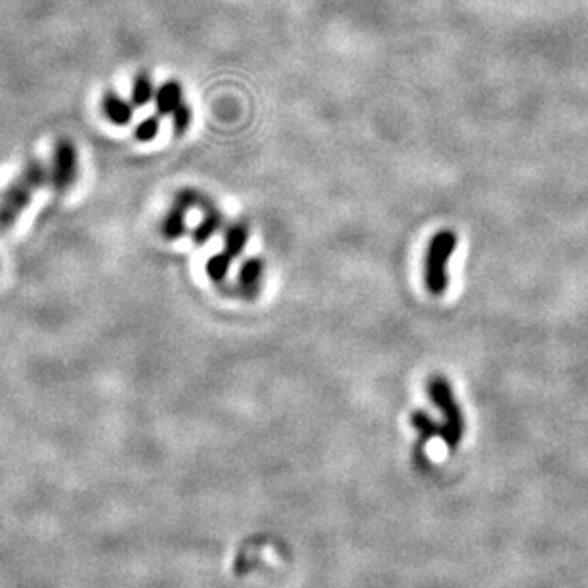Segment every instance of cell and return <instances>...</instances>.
<instances>
[{"mask_svg":"<svg viewBox=\"0 0 588 588\" xmlns=\"http://www.w3.org/2000/svg\"><path fill=\"white\" fill-rule=\"evenodd\" d=\"M182 86L176 81H168V83L159 86V90L155 92V107L159 117L165 115H172L176 111V107L182 104Z\"/></svg>","mask_w":588,"mask_h":588,"instance_id":"cell-7","label":"cell"},{"mask_svg":"<svg viewBox=\"0 0 588 588\" xmlns=\"http://www.w3.org/2000/svg\"><path fill=\"white\" fill-rule=\"evenodd\" d=\"M159 130H161V119L157 115L153 117H147L140 125L136 126V140L147 144V142H153L157 136H159Z\"/></svg>","mask_w":588,"mask_h":588,"instance_id":"cell-14","label":"cell"},{"mask_svg":"<svg viewBox=\"0 0 588 588\" xmlns=\"http://www.w3.org/2000/svg\"><path fill=\"white\" fill-rule=\"evenodd\" d=\"M48 178L46 168L42 167L39 161H33L27 165L20 178H16L2 195L0 201V233L10 230L16 220L20 218L21 212L29 207L33 193L44 186Z\"/></svg>","mask_w":588,"mask_h":588,"instance_id":"cell-1","label":"cell"},{"mask_svg":"<svg viewBox=\"0 0 588 588\" xmlns=\"http://www.w3.org/2000/svg\"><path fill=\"white\" fill-rule=\"evenodd\" d=\"M426 392L430 401L438 407L443 415L441 422V440L449 451H455L464 436V415L455 399L451 382L441 375L428 378Z\"/></svg>","mask_w":588,"mask_h":588,"instance_id":"cell-2","label":"cell"},{"mask_svg":"<svg viewBox=\"0 0 588 588\" xmlns=\"http://www.w3.org/2000/svg\"><path fill=\"white\" fill-rule=\"evenodd\" d=\"M411 424L419 434V441L415 445V461L417 464H424L426 461V441L434 440V438H441V424L432 419L426 411H413L411 413Z\"/></svg>","mask_w":588,"mask_h":588,"instance_id":"cell-5","label":"cell"},{"mask_svg":"<svg viewBox=\"0 0 588 588\" xmlns=\"http://www.w3.org/2000/svg\"><path fill=\"white\" fill-rule=\"evenodd\" d=\"M231 260H233V256L226 251L212 254L209 260H207V275H209L214 283H222L228 277Z\"/></svg>","mask_w":588,"mask_h":588,"instance_id":"cell-12","label":"cell"},{"mask_svg":"<svg viewBox=\"0 0 588 588\" xmlns=\"http://www.w3.org/2000/svg\"><path fill=\"white\" fill-rule=\"evenodd\" d=\"M191 121H193V109H191V105L182 102L176 107V111L172 113V130L178 136H182V134L188 132Z\"/></svg>","mask_w":588,"mask_h":588,"instance_id":"cell-15","label":"cell"},{"mask_svg":"<svg viewBox=\"0 0 588 588\" xmlns=\"http://www.w3.org/2000/svg\"><path fill=\"white\" fill-rule=\"evenodd\" d=\"M222 226H224V216H222L220 210L216 209V207L205 210L203 220H201L199 226L193 230V241H195L197 245H205L207 241H210V239L216 235V231H220Z\"/></svg>","mask_w":588,"mask_h":588,"instance_id":"cell-9","label":"cell"},{"mask_svg":"<svg viewBox=\"0 0 588 588\" xmlns=\"http://www.w3.org/2000/svg\"><path fill=\"white\" fill-rule=\"evenodd\" d=\"M264 275V260L258 256L247 258L239 270V287L245 298H254L260 291V281Z\"/></svg>","mask_w":588,"mask_h":588,"instance_id":"cell-6","label":"cell"},{"mask_svg":"<svg viewBox=\"0 0 588 588\" xmlns=\"http://www.w3.org/2000/svg\"><path fill=\"white\" fill-rule=\"evenodd\" d=\"M75 178H77V149L69 140H63L54 149L50 184L56 191H65L75 182Z\"/></svg>","mask_w":588,"mask_h":588,"instance_id":"cell-4","label":"cell"},{"mask_svg":"<svg viewBox=\"0 0 588 588\" xmlns=\"http://www.w3.org/2000/svg\"><path fill=\"white\" fill-rule=\"evenodd\" d=\"M459 237L453 230H440L428 243L424 260V283L428 293L443 296L449 287V260L457 251Z\"/></svg>","mask_w":588,"mask_h":588,"instance_id":"cell-3","label":"cell"},{"mask_svg":"<svg viewBox=\"0 0 588 588\" xmlns=\"http://www.w3.org/2000/svg\"><path fill=\"white\" fill-rule=\"evenodd\" d=\"M155 98V88L147 73H140L132 86V102L134 105H147Z\"/></svg>","mask_w":588,"mask_h":588,"instance_id":"cell-13","label":"cell"},{"mask_svg":"<svg viewBox=\"0 0 588 588\" xmlns=\"http://www.w3.org/2000/svg\"><path fill=\"white\" fill-rule=\"evenodd\" d=\"M249 241V228L245 222H235L231 224L230 228L226 230L224 235V245H226V252L231 254L233 258L241 256V252L245 251Z\"/></svg>","mask_w":588,"mask_h":588,"instance_id":"cell-11","label":"cell"},{"mask_svg":"<svg viewBox=\"0 0 588 588\" xmlns=\"http://www.w3.org/2000/svg\"><path fill=\"white\" fill-rule=\"evenodd\" d=\"M104 111L107 119L115 126H126L132 121L134 109L115 92H107L104 98Z\"/></svg>","mask_w":588,"mask_h":588,"instance_id":"cell-8","label":"cell"},{"mask_svg":"<svg viewBox=\"0 0 588 588\" xmlns=\"http://www.w3.org/2000/svg\"><path fill=\"white\" fill-rule=\"evenodd\" d=\"M186 212L188 209L178 203H174L172 209L168 210L167 218L163 222V235L170 241H176L186 233Z\"/></svg>","mask_w":588,"mask_h":588,"instance_id":"cell-10","label":"cell"}]
</instances>
